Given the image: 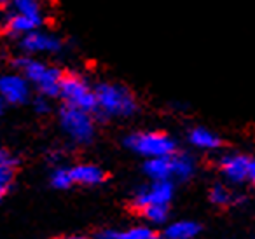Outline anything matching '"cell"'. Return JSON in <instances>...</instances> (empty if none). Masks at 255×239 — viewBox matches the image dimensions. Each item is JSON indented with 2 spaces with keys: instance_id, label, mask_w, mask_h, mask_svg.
<instances>
[{
  "instance_id": "d4e9b609",
  "label": "cell",
  "mask_w": 255,
  "mask_h": 239,
  "mask_svg": "<svg viewBox=\"0 0 255 239\" xmlns=\"http://www.w3.org/2000/svg\"><path fill=\"white\" fill-rule=\"evenodd\" d=\"M35 109H37V112H40V114H46L47 110H49V107L46 105V102H44V100H37V103H35Z\"/></svg>"
},
{
  "instance_id": "cb8c5ba5",
  "label": "cell",
  "mask_w": 255,
  "mask_h": 239,
  "mask_svg": "<svg viewBox=\"0 0 255 239\" xmlns=\"http://www.w3.org/2000/svg\"><path fill=\"white\" fill-rule=\"evenodd\" d=\"M248 180L255 185V159H250V166H248Z\"/></svg>"
},
{
  "instance_id": "d6986e66",
  "label": "cell",
  "mask_w": 255,
  "mask_h": 239,
  "mask_svg": "<svg viewBox=\"0 0 255 239\" xmlns=\"http://www.w3.org/2000/svg\"><path fill=\"white\" fill-rule=\"evenodd\" d=\"M140 211L152 224H164L168 218V206H164V204H154V206H147Z\"/></svg>"
},
{
  "instance_id": "6da1fadb",
  "label": "cell",
  "mask_w": 255,
  "mask_h": 239,
  "mask_svg": "<svg viewBox=\"0 0 255 239\" xmlns=\"http://www.w3.org/2000/svg\"><path fill=\"white\" fill-rule=\"evenodd\" d=\"M98 110L105 116H121L128 117L136 112V100L133 93L121 84H98L95 89Z\"/></svg>"
},
{
  "instance_id": "ac0fdd59",
  "label": "cell",
  "mask_w": 255,
  "mask_h": 239,
  "mask_svg": "<svg viewBox=\"0 0 255 239\" xmlns=\"http://www.w3.org/2000/svg\"><path fill=\"white\" fill-rule=\"evenodd\" d=\"M14 5L18 14L26 16L40 25V5L37 0H14Z\"/></svg>"
},
{
  "instance_id": "484cf974",
  "label": "cell",
  "mask_w": 255,
  "mask_h": 239,
  "mask_svg": "<svg viewBox=\"0 0 255 239\" xmlns=\"http://www.w3.org/2000/svg\"><path fill=\"white\" fill-rule=\"evenodd\" d=\"M4 102H5V100L0 96V116H2V112H4Z\"/></svg>"
},
{
  "instance_id": "277c9868",
  "label": "cell",
  "mask_w": 255,
  "mask_h": 239,
  "mask_svg": "<svg viewBox=\"0 0 255 239\" xmlns=\"http://www.w3.org/2000/svg\"><path fill=\"white\" fill-rule=\"evenodd\" d=\"M61 124H63L65 131L81 143L89 141L95 133V126H93V119L89 117V112H84V110L70 105H65L61 110Z\"/></svg>"
},
{
  "instance_id": "30bf717a",
  "label": "cell",
  "mask_w": 255,
  "mask_h": 239,
  "mask_svg": "<svg viewBox=\"0 0 255 239\" xmlns=\"http://www.w3.org/2000/svg\"><path fill=\"white\" fill-rule=\"evenodd\" d=\"M187 140L192 147L201 148V150H215L222 145L219 134L206 129V127H192L187 133Z\"/></svg>"
},
{
  "instance_id": "9a60e30c",
  "label": "cell",
  "mask_w": 255,
  "mask_h": 239,
  "mask_svg": "<svg viewBox=\"0 0 255 239\" xmlns=\"http://www.w3.org/2000/svg\"><path fill=\"white\" fill-rule=\"evenodd\" d=\"M173 178H178V180H187L194 175V169H196V164H194V159L187 154H175L173 157Z\"/></svg>"
},
{
  "instance_id": "e0dca14e",
  "label": "cell",
  "mask_w": 255,
  "mask_h": 239,
  "mask_svg": "<svg viewBox=\"0 0 255 239\" xmlns=\"http://www.w3.org/2000/svg\"><path fill=\"white\" fill-rule=\"evenodd\" d=\"M37 25H39V23H35L33 19L16 12V14H12L11 18H9L5 28H7L11 33H26V32L30 33V32H33V28H35Z\"/></svg>"
},
{
  "instance_id": "5bb4252c",
  "label": "cell",
  "mask_w": 255,
  "mask_h": 239,
  "mask_svg": "<svg viewBox=\"0 0 255 239\" xmlns=\"http://www.w3.org/2000/svg\"><path fill=\"white\" fill-rule=\"evenodd\" d=\"M61 81H63V74H61L58 68H47L42 81L37 86H39L44 95L56 96V95H60V91H61Z\"/></svg>"
},
{
  "instance_id": "7c38bea8",
  "label": "cell",
  "mask_w": 255,
  "mask_h": 239,
  "mask_svg": "<svg viewBox=\"0 0 255 239\" xmlns=\"http://www.w3.org/2000/svg\"><path fill=\"white\" fill-rule=\"evenodd\" d=\"M199 224L191 220L175 222L164 229V239H194L199 234Z\"/></svg>"
},
{
  "instance_id": "3957f363",
  "label": "cell",
  "mask_w": 255,
  "mask_h": 239,
  "mask_svg": "<svg viewBox=\"0 0 255 239\" xmlns=\"http://www.w3.org/2000/svg\"><path fill=\"white\" fill-rule=\"evenodd\" d=\"M60 95L65 98L67 105L81 109L84 112H95L98 110V102H96V93L88 86V82L77 74L63 75L61 81Z\"/></svg>"
},
{
  "instance_id": "ba28073f",
  "label": "cell",
  "mask_w": 255,
  "mask_h": 239,
  "mask_svg": "<svg viewBox=\"0 0 255 239\" xmlns=\"http://www.w3.org/2000/svg\"><path fill=\"white\" fill-rule=\"evenodd\" d=\"M21 46L28 53H40V51H58L61 47V42L56 37L46 35L40 32H30L23 37Z\"/></svg>"
},
{
  "instance_id": "44dd1931",
  "label": "cell",
  "mask_w": 255,
  "mask_h": 239,
  "mask_svg": "<svg viewBox=\"0 0 255 239\" xmlns=\"http://www.w3.org/2000/svg\"><path fill=\"white\" fill-rule=\"evenodd\" d=\"M119 239H159V236L147 227H135L126 232H121Z\"/></svg>"
},
{
  "instance_id": "603a6c76",
  "label": "cell",
  "mask_w": 255,
  "mask_h": 239,
  "mask_svg": "<svg viewBox=\"0 0 255 239\" xmlns=\"http://www.w3.org/2000/svg\"><path fill=\"white\" fill-rule=\"evenodd\" d=\"M96 239H119V234L117 232H112V231H105L102 234L96 236Z\"/></svg>"
},
{
  "instance_id": "5b68a950",
  "label": "cell",
  "mask_w": 255,
  "mask_h": 239,
  "mask_svg": "<svg viewBox=\"0 0 255 239\" xmlns=\"http://www.w3.org/2000/svg\"><path fill=\"white\" fill-rule=\"evenodd\" d=\"M173 183L170 180L164 182H152L149 187L142 189L135 196V208L136 210H143L147 206H154V204H164L168 206V203L173 197Z\"/></svg>"
},
{
  "instance_id": "ffe728a7",
  "label": "cell",
  "mask_w": 255,
  "mask_h": 239,
  "mask_svg": "<svg viewBox=\"0 0 255 239\" xmlns=\"http://www.w3.org/2000/svg\"><path fill=\"white\" fill-rule=\"evenodd\" d=\"M210 199L217 206H229L231 203H234V194L227 187L215 185L212 189V192H210Z\"/></svg>"
},
{
  "instance_id": "2e32d148",
  "label": "cell",
  "mask_w": 255,
  "mask_h": 239,
  "mask_svg": "<svg viewBox=\"0 0 255 239\" xmlns=\"http://www.w3.org/2000/svg\"><path fill=\"white\" fill-rule=\"evenodd\" d=\"M16 67L21 68L23 74L26 75V79L32 82H35V84H39L40 81H42L44 74L47 72V67L46 65H42L40 61H35V60H26V58H23V60H16Z\"/></svg>"
},
{
  "instance_id": "7402d4cb",
  "label": "cell",
  "mask_w": 255,
  "mask_h": 239,
  "mask_svg": "<svg viewBox=\"0 0 255 239\" xmlns=\"http://www.w3.org/2000/svg\"><path fill=\"white\" fill-rule=\"evenodd\" d=\"M72 183H74V180H72L70 171L58 169V171L53 175V185L58 187V189H67V187H70Z\"/></svg>"
},
{
  "instance_id": "8fae6325",
  "label": "cell",
  "mask_w": 255,
  "mask_h": 239,
  "mask_svg": "<svg viewBox=\"0 0 255 239\" xmlns=\"http://www.w3.org/2000/svg\"><path fill=\"white\" fill-rule=\"evenodd\" d=\"M72 180L82 185H96V183H102L107 178V175L98 168V166L93 164H81L75 166L70 169Z\"/></svg>"
},
{
  "instance_id": "9c48e42d",
  "label": "cell",
  "mask_w": 255,
  "mask_h": 239,
  "mask_svg": "<svg viewBox=\"0 0 255 239\" xmlns=\"http://www.w3.org/2000/svg\"><path fill=\"white\" fill-rule=\"evenodd\" d=\"M173 157V155H171ZM171 157H156V159H147L143 164L147 176L152 182H164V180L173 178V159Z\"/></svg>"
},
{
  "instance_id": "7a4b0ae2",
  "label": "cell",
  "mask_w": 255,
  "mask_h": 239,
  "mask_svg": "<svg viewBox=\"0 0 255 239\" xmlns=\"http://www.w3.org/2000/svg\"><path fill=\"white\" fill-rule=\"evenodd\" d=\"M126 145L147 159L171 157L177 154V141L170 134L161 133V131L133 133L126 138Z\"/></svg>"
},
{
  "instance_id": "4fadbf2b",
  "label": "cell",
  "mask_w": 255,
  "mask_h": 239,
  "mask_svg": "<svg viewBox=\"0 0 255 239\" xmlns=\"http://www.w3.org/2000/svg\"><path fill=\"white\" fill-rule=\"evenodd\" d=\"M16 166H18V161L9 152L0 150V197L4 196L9 190V187H11V182L16 173Z\"/></svg>"
},
{
  "instance_id": "8992f818",
  "label": "cell",
  "mask_w": 255,
  "mask_h": 239,
  "mask_svg": "<svg viewBox=\"0 0 255 239\" xmlns=\"http://www.w3.org/2000/svg\"><path fill=\"white\" fill-rule=\"evenodd\" d=\"M250 159L241 154H229L220 159V171L231 183H241L248 180Z\"/></svg>"
},
{
  "instance_id": "52a82bcc",
  "label": "cell",
  "mask_w": 255,
  "mask_h": 239,
  "mask_svg": "<svg viewBox=\"0 0 255 239\" xmlns=\"http://www.w3.org/2000/svg\"><path fill=\"white\" fill-rule=\"evenodd\" d=\"M0 96L9 103H23L28 98V82L19 75L0 77Z\"/></svg>"
},
{
  "instance_id": "4316f807",
  "label": "cell",
  "mask_w": 255,
  "mask_h": 239,
  "mask_svg": "<svg viewBox=\"0 0 255 239\" xmlns=\"http://www.w3.org/2000/svg\"><path fill=\"white\" fill-rule=\"evenodd\" d=\"M60 239H86L82 236H70V238H60Z\"/></svg>"
},
{
  "instance_id": "83f0119b",
  "label": "cell",
  "mask_w": 255,
  "mask_h": 239,
  "mask_svg": "<svg viewBox=\"0 0 255 239\" xmlns=\"http://www.w3.org/2000/svg\"><path fill=\"white\" fill-rule=\"evenodd\" d=\"M7 2H9V0H0V5H5Z\"/></svg>"
}]
</instances>
